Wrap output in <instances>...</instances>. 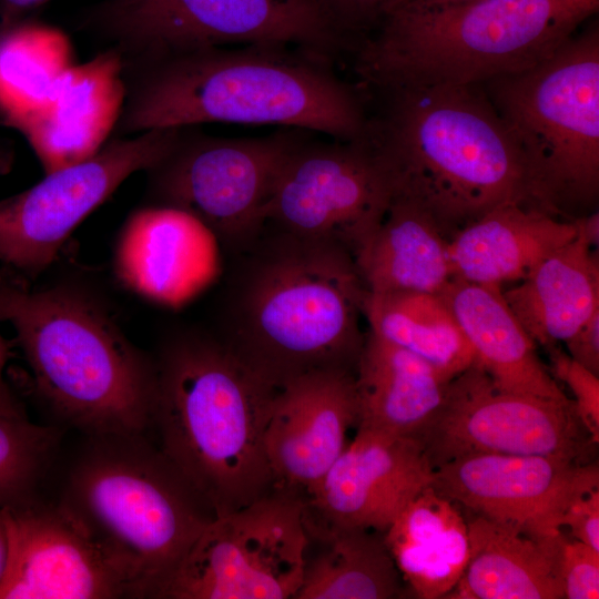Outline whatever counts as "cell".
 I'll use <instances>...</instances> for the list:
<instances>
[{
	"label": "cell",
	"mask_w": 599,
	"mask_h": 599,
	"mask_svg": "<svg viewBox=\"0 0 599 599\" xmlns=\"http://www.w3.org/2000/svg\"><path fill=\"white\" fill-rule=\"evenodd\" d=\"M237 255L217 335L250 369L275 388L355 370L368 291L351 252L264 225Z\"/></svg>",
	"instance_id": "6da1fadb"
},
{
	"label": "cell",
	"mask_w": 599,
	"mask_h": 599,
	"mask_svg": "<svg viewBox=\"0 0 599 599\" xmlns=\"http://www.w3.org/2000/svg\"><path fill=\"white\" fill-rule=\"evenodd\" d=\"M290 47H209L122 60L116 136L203 123L280 125L349 141L368 116L354 90Z\"/></svg>",
	"instance_id": "7a4b0ae2"
},
{
	"label": "cell",
	"mask_w": 599,
	"mask_h": 599,
	"mask_svg": "<svg viewBox=\"0 0 599 599\" xmlns=\"http://www.w3.org/2000/svg\"><path fill=\"white\" fill-rule=\"evenodd\" d=\"M365 134L390 197L412 202L446 238L507 202L527 203L524 169L481 84L380 90Z\"/></svg>",
	"instance_id": "3957f363"
},
{
	"label": "cell",
	"mask_w": 599,
	"mask_h": 599,
	"mask_svg": "<svg viewBox=\"0 0 599 599\" xmlns=\"http://www.w3.org/2000/svg\"><path fill=\"white\" fill-rule=\"evenodd\" d=\"M0 321L13 327L34 390L61 424L83 435L150 428L154 358L93 293L65 283L33 288L1 266Z\"/></svg>",
	"instance_id": "277c9868"
},
{
	"label": "cell",
	"mask_w": 599,
	"mask_h": 599,
	"mask_svg": "<svg viewBox=\"0 0 599 599\" xmlns=\"http://www.w3.org/2000/svg\"><path fill=\"white\" fill-rule=\"evenodd\" d=\"M152 425L160 449L216 516L275 488L265 429L277 388L214 333L184 329L161 345Z\"/></svg>",
	"instance_id": "5b68a950"
},
{
	"label": "cell",
	"mask_w": 599,
	"mask_h": 599,
	"mask_svg": "<svg viewBox=\"0 0 599 599\" xmlns=\"http://www.w3.org/2000/svg\"><path fill=\"white\" fill-rule=\"evenodd\" d=\"M145 435H84L57 499L120 576L130 598H160L216 517Z\"/></svg>",
	"instance_id": "8992f818"
},
{
	"label": "cell",
	"mask_w": 599,
	"mask_h": 599,
	"mask_svg": "<svg viewBox=\"0 0 599 599\" xmlns=\"http://www.w3.org/2000/svg\"><path fill=\"white\" fill-rule=\"evenodd\" d=\"M598 8L590 0H473L398 9L357 45L355 71L378 90L480 84L548 59Z\"/></svg>",
	"instance_id": "52a82bcc"
},
{
	"label": "cell",
	"mask_w": 599,
	"mask_h": 599,
	"mask_svg": "<svg viewBox=\"0 0 599 599\" xmlns=\"http://www.w3.org/2000/svg\"><path fill=\"white\" fill-rule=\"evenodd\" d=\"M519 152L527 203L572 220L599 195V32L535 67L480 83Z\"/></svg>",
	"instance_id": "ba28073f"
},
{
	"label": "cell",
	"mask_w": 599,
	"mask_h": 599,
	"mask_svg": "<svg viewBox=\"0 0 599 599\" xmlns=\"http://www.w3.org/2000/svg\"><path fill=\"white\" fill-rule=\"evenodd\" d=\"M85 26L122 60L209 47H296L324 54L345 45L307 0H103Z\"/></svg>",
	"instance_id": "9c48e42d"
},
{
	"label": "cell",
	"mask_w": 599,
	"mask_h": 599,
	"mask_svg": "<svg viewBox=\"0 0 599 599\" xmlns=\"http://www.w3.org/2000/svg\"><path fill=\"white\" fill-rule=\"evenodd\" d=\"M297 140L293 132L227 139L180 129L167 153L146 171L151 204L193 215L238 253L264 229L276 177Z\"/></svg>",
	"instance_id": "30bf717a"
},
{
	"label": "cell",
	"mask_w": 599,
	"mask_h": 599,
	"mask_svg": "<svg viewBox=\"0 0 599 599\" xmlns=\"http://www.w3.org/2000/svg\"><path fill=\"white\" fill-rule=\"evenodd\" d=\"M306 541L304 498L275 487L247 506L216 516L160 598L294 599Z\"/></svg>",
	"instance_id": "8fae6325"
},
{
	"label": "cell",
	"mask_w": 599,
	"mask_h": 599,
	"mask_svg": "<svg viewBox=\"0 0 599 599\" xmlns=\"http://www.w3.org/2000/svg\"><path fill=\"white\" fill-rule=\"evenodd\" d=\"M435 469L477 455H544L595 461L596 443L573 400L498 388L475 363L455 376L437 410L412 436Z\"/></svg>",
	"instance_id": "7c38bea8"
},
{
	"label": "cell",
	"mask_w": 599,
	"mask_h": 599,
	"mask_svg": "<svg viewBox=\"0 0 599 599\" xmlns=\"http://www.w3.org/2000/svg\"><path fill=\"white\" fill-rule=\"evenodd\" d=\"M180 129L116 136L90 159L45 173L31 187L0 200V262L31 281L45 271L75 227L132 174L171 149Z\"/></svg>",
	"instance_id": "4fadbf2b"
},
{
	"label": "cell",
	"mask_w": 599,
	"mask_h": 599,
	"mask_svg": "<svg viewBox=\"0 0 599 599\" xmlns=\"http://www.w3.org/2000/svg\"><path fill=\"white\" fill-rule=\"evenodd\" d=\"M389 201L388 181L365 136L297 140L276 177L265 225L337 244L354 256Z\"/></svg>",
	"instance_id": "5bb4252c"
},
{
	"label": "cell",
	"mask_w": 599,
	"mask_h": 599,
	"mask_svg": "<svg viewBox=\"0 0 599 599\" xmlns=\"http://www.w3.org/2000/svg\"><path fill=\"white\" fill-rule=\"evenodd\" d=\"M433 487L476 516L557 538L568 505L599 487L598 464L544 455H477L434 469Z\"/></svg>",
	"instance_id": "9a60e30c"
},
{
	"label": "cell",
	"mask_w": 599,
	"mask_h": 599,
	"mask_svg": "<svg viewBox=\"0 0 599 599\" xmlns=\"http://www.w3.org/2000/svg\"><path fill=\"white\" fill-rule=\"evenodd\" d=\"M1 511L8 555L0 599H112L129 591L55 500L40 493Z\"/></svg>",
	"instance_id": "2e32d148"
},
{
	"label": "cell",
	"mask_w": 599,
	"mask_h": 599,
	"mask_svg": "<svg viewBox=\"0 0 599 599\" xmlns=\"http://www.w3.org/2000/svg\"><path fill=\"white\" fill-rule=\"evenodd\" d=\"M358 417L355 370H316L277 388L264 440L275 487L305 498L348 445Z\"/></svg>",
	"instance_id": "e0dca14e"
},
{
	"label": "cell",
	"mask_w": 599,
	"mask_h": 599,
	"mask_svg": "<svg viewBox=\"0 0 599 599\" xmlns=\"http://www.w3.org/2000/svg\"><path fill=\"white\" fill-rule=\"evenodd\" d=\"M433 477L434 468L413 437L357 427L304 504L326 521L384 534Z\"/></svg>",
	"instance_id": "ac0fdd59"
},
{
	"label": "cell",
	"mask_w": 599,
	"mask_h": 599,
	"mask_svg": "<svg viewBox=\"0 0 599 599\" xmlns=\"http://www.w3.org/2000/svg\"><path fill=\"white\" fill-rule=\"evenodd\" d=\"M215 240L193 215L149 204L134 211L120 231L114 274L126 290L148 301L183 304L212 280Z\"/></svg>",
	"instance_id": "d6986e66"
},
{
	"label": "cell",
	"mask_w": 599,
	"mask_h": 599,
	"mask_svg": "<svg viewBox=\"0 0 599 599\" xmlns=\"http://www.w3.org/2000/svg\"><path fill=\"white\" fill-rule=\"evenodd\" d=\"M123 61L106 48L62 75L45 104L18 123L44 173L97 154L115 130L125 102Z\"/></svg>",
	"instance_id": "ffe728a7"
},
{
	"label": "cell",
	"mask_w": 599,
	"mask_h": 599,
	"mask_svg": "<svg viewBox=\"0 0 599 599\" xmlns=\"http://www.w3.org/2000/svg\"><path fill=\"white\" fill-rule=\"evenodd\" d=\"M575 236L571 220L520 202L502 203L450 238L454 278L499 287L521 281Z\"/></svg>",
	"instance_id": "44dd1931"
},
{
	"label": "cell",
	"mask_w": 599,
	"mask_h": 599,
	"mask_svg": "<svg viewBox=\"0 0 599 599\" xmlns=\"http://www.w3.org/2000/svg\"><path fill=\"white\" fill-rule=\"evenodd\" d=\"M474 348L476 361L501 390L571 400L536 352V344L507 305L502 290L454 278L440 293Z\"/></svg>",
	"instance_id": "7402d4cb"
},
{
	"label": "cell",
	"mask_w": 599,
	"mask_h": 599,
	"mask_svg": "<svg viewBox=\"0 0 599 599\" xmlns=\"http://www.w3.org/2000/svg\"><path fill=\"white\" fill-rule=\"evenodd\" d=\"M468 524L469 557L446 598L562 599L557 538L538 539L474 515Z\"/></svg>",
	"instance_id": "603a6c76"
},
{
	"label": "cell",
	"mask_w": 599,
	"mask_h": 599,
	"mask_svg": "<svg viewBox=\"0 0 599 599\" xmlns=\"http://www.w3.org/2000/svg\"><path fill=\"white\" fill-rule=\"evenodd\" d=\"M306 547L301 586L294 599H390L400 597L403 578L373 529L326 521L304 504Z\"/></svg>",
	"instance_id": "cb8c5ba5"
},
{
	"label": "cell",
	"mask_w": 599,
	"mask_h": 599,
	"mask_svg": "<svg viewBox=\"0 0 599 599\" xmlns=\"http://www.w3.org/2000/svg\"><path fill=\"white\" fill-rule=\"evenodd\" d=\"M451 379L368 331L355 368L357 427L412 437L440 406Z\"/></svg>",
	"instance_id": "d4e9b609"
},
{
	"label": "cell",
	"mask_w": 599,
	"mask_h": 599,
	"mask_svg": "<svg viewBox=\"0 0 599 599\" xmlns=\"http://www.w3.org/2000/svg\"><path fill=\"white\" fill-rule=\"evenodd\" d=\"M384 540L404 583L420 599L446 598L469 557L468 524L460 506L432 484L400 511Z\"/></svg>",
	"instance_id": "484cf974"
},
{
	"label": "cell",
	"mask_w": 599,
	"mask_h": 599,
	"mask_svg": "<svg viewBox=\"0 0 599 599\" xmlns=\"http://www.w3.org/2000/svg\"><path fill=\"white\" fill-rule=\"evenodd\" d=\"M448 244L418 206L392 196L354 260L369 293L438 294L454 280Z\"/></svg>",
	"instance_id": "4316f807"
},
{
	"label": "cell",
	"mask_w": 599,
	"mask_h": 599,
	"mask_svg": "<svg viewBox=\"0 0 599 599\" xmlns=\"http://www.w3.org/2000/svg\"><path fill=\"white\" fill-rule=\"evenodd\" d=\"M502 295L535 344L565 342L599 308L598 253L576 234Z\"/></svg>",
	"instance_id": "83f0119b"
},
{
	"label": "cell",
	"mask_w": 599,
	"mask_h": 599,
	"mask_svg": "<svg viewBox=\"0 0 599 599\" xmlns=\"http://www.w3.org/2000/svg\"><path fill=\"white\" fill-rule=\"evenodd\" d=\"M368 331L425 359L449 378L476 361L474 348L440 293H369Z\"/></svg>",
	"instance_id": "f1b7e54d"
},
{
	"label": "cell",
	"mask_w": 599,
	"mask_h": 599,
	"mask_svg": "<svg viewBox=\"0 0 599 599\" xmlns=\"http://www.w3.org/2000/svg\"><path fill=\"white\" fill-rule=\"evenodd\" d=\"M74 64L73 47L61 29L33 20L0 22V116L14 128L45 104Z\"/></svg>",
	"instance_id": "f546056e"
},
{
	"label": "cell",
	"mask_w": 599,
	"mask_h": 599,
	"mask_svg": "<svg viewBox=\"0 0 599 599\" xmlns=\"http://www.w3.org/2000/svg\"><path fill=\"white\" fill-rule=\"evenodd\" d=\"M62 430L0 413V510L40 493Z\"/></svg>",
	"instance_id": "4dcf8cb0"
},
{
	"label": "cell",
	"mask_w": 599,
	"mask_h": 599,
	"mask_svg": "<svg viewBox=\"0 0 599 599\" xmlns=\"http://www.w3.org/2000/svg\"><path fill=\"white\" fill-rule=\"evenodd\" d=\"M346 44L357 47L403 0H311ZM356 49V48H355Z\"/></svg>",
	"instance_id": "1f68e13d"
},
{
	"label": "cell",
	"mask_w": 599,
	"mask_h": 599,
	"mask_svg": "<svg viewBox=\"0 0 599 599\" xmlns=\"http://www.w3.org/2000/svg\"><path fill=\"white\" fill-rule=\"evenodd\" d=\"M550 374L565 383L573 395L578 416L592 439L599 441V375L593 374L557 345L546 347Z\"/></svg>",
	"instance_id": "d6a6232c"
},
{
	"label": "cell",
	"mask_w": 599,
	"mask_h": 599,
	"mask_svg": "<svg viewBox=\"0 0 599 599\" xmlns=\"http://www.w3.org/2000/svg\"><path fill=\"white\" fill-rule=\"evenodd\" d=\"M559 575L565 598H599V550L564 535L559 546Z\"/></svg>",
	"instance_id": "836d02e7"
},
{
	"label": "cell",
	"mask_w": 599,
	"mask_h": 599,
	"mask_svg": "<svg viewBox=\"0 0 599 599\" xmlns=\"http://www.w3.org/2000/svg\"><path fill=\"white\" fill-rule=\"evenodd\" d=\"M570 529L571 537L599 550V487L590 488L568 505L561 527Z\"/></svg>",
	"instance_id": "e575fe53"
},
{
	"label": "cell",
	"mask_w": 599,
	"mask_h": 599,
	"mask_svg": "<svg viewBox=\"0 0 599 599\" xmlns=\"http://www.w3.org/2000/svg\"><path fill=\"white\" fill-rule=\"evenodd\" d=\"M564 343L572 359L599 375V308Z\"/></svg>",
	"instance_id": "d590c367"
},
{
	"label": "cell",
	"mask_w": 599,
	"mask_h": 599,
	"mask_svg": "<svg viewBox=\"0 0 599 599\" xmlns=\"http://www.w3.org/2000/svg\"><path fill=\"white\" fill-rule=\"evenodd\" d=\"M11 355L12 343L4 338L0 331V413L12 416H27L21 400L16 395L4 375Z\"/></svg>",
	"instance_id": "8d00e7d4"
},
{
	"label": "cell",
	"mask_w": 599,
	"mask_h": 599,
	"mask_svg": "<svg viewBox=\"0 0 599 599\" xmlns=\"http://www.w3.org/2000/svg\"><path fill=\"white\" fill-rule=\"evenodd\" d=\"M50 0H0V22L9 23L23 19L24 14Z\"/></svg>",
	"instance_id": "74e56055"
},
{
	"label": "cell",
	"mask_w": 599,
	"mask_h": 599,
	"mask_svg": "<svg viewBox=\"0 0 599 599\" xmlns=\"http://www.w3.org/2000/svg\"><path fill=\"white\" fill-rule=\"evenodd\" d=\"M579 235L590 247L598 248L599 243V213L592 211L586 215L571 220Z\"/></svg>",
	"instance_id": "f35d334b"
},
{
	"label": "cell",
	"mask_w": 599,
	"mask_h": 599,
	"mask_svg": "<svg viewBox=\"0 0 599 599\" xmlns=\"http://www.w3.org/2000/svg\"><path fill=\"white\" fill-rule=\"evenodd\" d=\"M473 0H403L396 9H423L444 4L459 3ZM395 10V11H396ZM393 13V12H392Z\"/></svg>",
	"instance_id": "ab89813d"
},
{
	"label": "cell",
	"mask_w": 599,
	"mask_h": 599,
	"mask_svg": "<svg viewBox=\"0 0 599 599\" xmlns=\"http://www.w3.org/2000/svg\"><path fill=\"white\" fill-rule=\"evenodd\" d=\"M7 555H8L7 535H6V528H4V524H3L1 511H0V583L2 581L3 573L6 570Z\"/></svg>",
	"instance_id": "60d3db41"
},
{
	"label": "cell",
	"mask_w": 599,
	"mask_h": 599,
	"mask_svg": "<svg viewBox=\"0 0 599 599\" xmlns=\"http://www.w3.org/2000/svg\"><path fill=\"white\" fill-rule=\"evenodd\" d=\"M590 1H593V2H598V3H599V0H590Z\"/></svg>",
	"instance_id": "b9f144b4"
},
{
	"label": "cell",
	"mask_w": 599,
	"mask_h": 599,
	"mask_svg": "<svg viewBox=\"0 0 599 599\" xmlns=\"http://www.w3.org/2000/svg\"><path fill=\"white\" fill-rule=\"evenodd\" d=\"M307 1H311V0H307ZM312 2V1H311Z\"/></svg>",
	"instance_id": "7bdbcfd3"
}]
</instances>
